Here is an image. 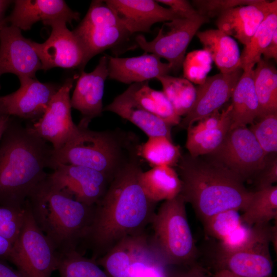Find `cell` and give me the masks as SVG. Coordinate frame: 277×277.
<instances>
[{
	"label": "cell",
	"mask_w": 277,
	"mask_h": 277,
	"mask_svg": "<svg viewBox=\"0 0 277 277\" xmlns=\"http://www.w3.org/2000/svg\"><path fill=\"white\" fill-rule=\"evenodd\" d=\"M140 160L120 171L94 205L91 224L83 241L96 260L123 239L146 232L155 212L156 203L144 193L140 177Z\"/></svg>",
	"instance_id": "obj_1"
},
{
	"label": "cell",
	"mask_w": 277,
	"mask_h": 277,
	"mask_svg": "<svg viewBox=\"0 0 277 277\" xmlns=\"http://www.w3.org/2000/svg\"><path fill=\"white\" fill-rule=\"evenodd\" d=\"M53 148L18 120L10 117L0 140V206L23 208L47 176Z\"/></svg>",
	"instance_id": "obj_2"
},
{
	"label": "cell",
	"mask_w": 277,
	"mask_h": 277,
	"mask_svg": "<svg viewBox=\"0 0 277 277\" xmlns=\"http://www.w3.org/2000/svg\"><path fill=\"white\" fill-rule=\"evenodd\" d=\"M180 194L202 220L228 210L243 211L252 196L244 181L215 161L182 155L176 166Z\"/></svg>",
	"instance_id": "obj_3"
},
{
	"label": "cell",
	"mask_w": 277,
	"mask_h": 277,
	"mask_svg": "<svg viewBox=\"0 0 277 277\" xmlns=\"http://www.w3.org/2000/svg\"><path fill=\"white\" fill-rule=\"evenodd\" d=\"M77 133L62 148L53 151L50 168L74 165L101 172L111 181L129 164L140 160L141 145L135 133L120 128L94 131L82 123Z\"/></svg>",
	"instance_id": "obj_4"
},
{
	"label": "cell",
	"mask_w": 277,
	"mask_h": 277,
	"mask_svg": "<svg viewBox=\"0 0 277 277\" xmlns=\"http://www.w3.org/2000/svg\"><path fill=\"white\" fill-rule=\"evenodd\" d=\"M26 203L37 225L58 254L76 250L91 224L93 206L75 200L47 176L29 194Z\"/></svg>",
	"instance_id": "obj_5"
},
{
	"label": "cell",
	"mask_w": 277,
	"mask_h": 277,
	"mask_svg": "<svg viewBox=\"0 0 277 277\" xmlns=\"http://www.w3.org/2000/svg\"><path fill=\"white\" fill-rule=\"evenodd\" d=\"M186 204L180 194L164 201L150 224L153 230L151 241L170 266L190 264L197 256Z\"/></svg>",
	"instance_id": "obj_6"
},
{
	"label": "cell",
	"mask_w": 277,
	"mask_h": 277,
	"mask_svg": "<svg viewBox=\"0 0 277 277\" xmlns=\"http://www.w3.org/2000/svg\"><path fill=\"white\" fill-rule=\"evenodd\" d=\"M58 260V253L37 225L26 202L22 226L9 261L23 277H50Z\"/></svg>",
	"instance_id": "obj_7"
},
{
	"label": "cell",
	"mask_w": 277,
	"mask_h": 277,
	"mask_svg": "<svg viewBox=\"0 0 277 277\" xmlns=\"http://www.w3.org/2000/svg\"><path fill=\"white\" fill-rule=\"evenodd\" d=\"M85 53V63L104 51L127 42L132 34L104 1H92L81 23L73 30Z\"/></svg>",
	"instance_id": "obj_8"
},
{
	"label": "cell",
	"mask_w": 277,
	"mask_h": 277,
	"mask_svg": "<svg viewBox=\"0 0 277 277\" xmlns=\"http://www.w3.org/2000/svg\"><path fill=\"white\" fill-rule=\"evenodd\" d=\"M208 19L199 14L190 18L166 22L152 41H147L142 35H137L135 40L146 53L165 58L172 71H177L182 67L187 48L191 39Z\"/></svg>",
	"instance_id": "obj_9"
},
{
	"label": "cell",
	"mask_w": 277,
	"mask_h": 277,
	"mask_svg": "<svg viewBox=\"0 0 277 277\" xmlns=\"http://www.w3.org/2000/svg\"><path fill=\"white\" fill-rule=\"evenodd\" d=\"M209 154L244 181L259 173L267 156L247 127L230 130L221 146Z\"/></svg>",
	"instance_id": "obj_10"
},
{
	"label": "cell",
	"mask_w": 277,
	"mask_h": 277,
	"mask_svg": "<svg viewBox=\"0 0 277 277\" xmlns=\"http://www.w3.org/2000/svg\"><path fill=\"white\" fill-rule=\"evenodd\" d=\"M67 23L63 19L48 21L44 24L50 26L51 32L46 41L42 43L30 41L44 71L59 67L79 68L82 71L86 66L83 47L73 31L68 29Z\"/></svg>",
	"instance_id": "obj_11"
},
{
	"label": "cell",
	"mask_w": 277,
	"mask_h": 277,
	"mask_svg": "<svg viewBox=\"0 0 277 277\" xmlns=\"http://www.w3.org/2000/svg\"><path fill=\"white\" fill-rule=\"evenodd\" d=\"M73 85V79L67 78L42 117L29 126L37 135L52 144L54 151L62 148L78 131L71 116L70 93Z\"/></svg>",
	"instance_id": "obj_12"
},
{
	"label": "cell",
	"mask_w": 277,
	"mask_h": 277,
	"mask_svg": "<svg viewBox=\"0 0 277 277\" xmlns=\"http://www.w3.org/2000/svg\"><path fill=\"white\" fill-rule=\"evenodd\" d=\"M48 177L58 188L89 206L102 198L111 181L101 172L74 165L59 164Z\"/></svg>",
	"instance_id": "obj_13"
},
{
	"label": "cell",
	"mask_w": 277,
	"mask_h": 277,
	"mask_svg": "<svg viewBox=\"0 0 277 277\" xmlns=\"http://www.w3.org/2000/svg\"><path fill=\"white\" fill-rule=\"evenodd\" d=\"M30 41L23 36L19 28L0 23V77L10 73L18 78L35 77L42 64Z\"/></svg>",
	"instance_id": "obj_14"
},
{
	"label": "cell",
	"mask_w": 277,
	"mask_h": 277,
	"mask_svg": "<svg viewBox=\"0 0 277 277\" xmlns=\"http://www.w3.org/2000/svg\"><path fill=\"white\" fill-rule=\"evenodd\" d=\"M20 87L1 96L7 114L19 118L37 121L42 117L61 86L42 83L35 77H18Z\"/></svg>",
	"instance_id": "obj_15"
},
{
	"label": "cell",
	"mask_w": 277,
	"mask_h": 277,
	"mask_svg": "<svg viewBox=\"0 0 277 277\" xmlns=\"http://www.w3.org/2000/svg\"><path fill=\"white\" fill-rule=\"evenodd\" d=\"M243 69L228 73H220L207 77L196 88L195 102L189 112L178 125L187 129L219 109L231 97L233 91L242 73Z\"/></svg>",
	"instance_id": "obj_16"
},
{
	"label": "cell",
	"mask_w": 277,
	"mask_h": 277,
	"mask_svg": "<svg viewBox=\"0 0 277 277\" xmlns=\"http://www.w3.org/2000/svg\"><path fill=\"white\" fill-rule=\"evenodd\" d=\"M108 56L100 59L95 69L89 73L81 71L72 97L71 107L82 115L81 122L88 126L95 117L103 112V97L105 82L108 77Z\"/></svg>",
	"instance_id": "obj_17"
},
{
	"label": "cell",
	"mask_w": 277,
	"mask_h": 277,
	"mask_svg": "<svg viewBox=\"0 0 277 277\" xmlns=\"http://www.w3.org/2000/svg\"><path fill=\"white\" fill-rule=\"evenodd\" d=\"M271 237L263 239L241 250L219 251V269L240 277H272L273 262L269 251Z\"/></svg>",
	"instance_id": "obj_18"
},
{
	"label": "cell",
	"mask_w": 277,
	"mask_h": 277,
	"mask_svg": "<svg viewBox=\"0 0 277 277\" xmlns=\"http://www.w3.org/2000/svg\"><path fill=\"white\" fill-rule=\"evenodd\" d=\"M276 9V0H258L224 11L218 16L216 25L219 30L246 46L265 17Z\"/></svg>",
	"instance_id": "obj_19"
},
{
	"label": "cell",
	"mask_w": 277,
	"mask_h": 277,
	"mask_svg": "<svg viewBox=\"0 0 277 277\" xmlns=\"http://www.w3.org/2000/svg\"><path fill=\"white\" fill-rule=\"evenodd\" d=\"M11 13L2 22L10 23L20 30H29L38 21L43 24L63 19L71 24L80 19V13L72 10L63 0H16Z\"/></svg>",
	"instance_id": "obj_20"
},
{
	"label": "cell",
	"mask_w": 277,
	"mask_h": 277,
	"mask_svg": "<svg viewBox=\"0 0 277 277\" xmlns=\"http://www.w3.org/2000/svg\"><path fill=\"white\" fill-rule=\"evenodd\" d=\"M105 3L123 20L132 34L150 31L152 26L181 18L171 9L153 0H107Z\"/></svg>",
	"instance_id": "obj_21"
},
{
	"label": "cell",
	"mask_w": 277,
	"mask_h": 277,
	"mask_svg": "<svg viewBox=\"0 0 277 277\" xmlns=\"http://www.w3.org/2000/svg\"><path fill=\"white\" fill-rule=\"evenodd\" d=\"M108 56V77L127 84L142 83L168 75L172 71L168 63L161 58L146 53L140 56L121 58Z\"/></svg>",
	"instance_id": "obj_22"
},
{
	"label": "cell",
	"mask_w": 277,
	"mask_h": 277,
	"mask_svg": "<svg viewBox=\"0 0 277 277\" xmlns=\"http://www.w3.org/2000/svg\"><path fill=\"white\" fill-rule=\"evenodd\" d=\"M152 247L150 236L145 232L123 239L96 262L110 277H128L130 268L146 257Z\"/></svg>",
	"instance_id": "obj_23"
},
{
	"label": "cell",
	"mask_w": 277,
	"mask_h": 277,
	"mask_svg": "<svg viewBox=\"0 0 277 277\" xmlns=\"http://www.w3.org/2000/svg\"><path fill=\"white\" fill-rule=\"evenodd\" d=\"M133 123L148 136H165L172 140L171 126L151 113L136 101L132 84L103 108Z\"/></svg>",
	"instance_id": "obj_24"
},
{
	"label": "cell",
	"mask_w": 277,
	"mask_h": 277,
	"mask_svg": "<svg viewBox=\"0 0 277 277\" xmlns=\"http://www.w3.org/2000/svg\"><path fill=\"white\" fill-rule=\"evenodd\" d=\"M254 66L249 65L242 68L243 73L233 91L230 130L252 125L258 118L259 104L253 82Z\"/></svg>",
	"instance_id": "obj_25"
},
{
	"label": "cell",
	"mask_w": 277,
	"mask_h": 277,
	"mask_svg": "<svg viewBox=\"0 0 277 277\" xmlns=\"http://www.w3.org/2000/svg\"><path fill=\"white\" fill-rule=\"evenodd\" d=\"M196 35L221 73H228L241 68L239 47L233 37L218 29L198 31Z\"/></svg>",
	"instance_id": "obj_26"
},
{
	"label": "cell",
	"mask_w": 277,
	"mask_h": 277,
	"mask_svg": "<svg viewBox=\"0 0 277 277\" xmlns=\"http://www.w3.org/2000/svg\"><path fill=\"white\" fill-rule=\"evenodd\" d=\"M140 181L146 196L156 203L174 198L182 189V182L177 171L168 166H156L143 171Z\"/></svg>",
	"instance_id": "obj_27"
},
{
	"label": "cell",
	"mask_w": 277,
	"mask_h": 277,
	"mask_svg": "<svg viewBox=\"0 0 277 277\" xmlns=\"http://www.w3.org/2000/svg\"><path fill=\"white\" fill-rule=\"evenodd\" d=\"M231 106L221 112V120L215 128L196 130L192 126L187 130L185 147L192 157L209 154L215 151L224 141L230 129Z\"/></svg>",
	"instance_id": "obj_28"
},
{
	"label": "cell",
	"mask_w": 277,
	"mask_h": 277,
	"mask_svg": "<svg viewBox=\"0 0 277 277\" xmlns=\"http://www.w3.org/2000/svg\"><path fill=\"white\" fill-rule=\"evenodd\" d=\"M253 69V82L259 104L258 118L277 113V71L268 60L261 58Z\"/></svg>",
	"instance_id": "obj_29"
},
{
	"label": "cell",
	"mask_w": 277,
	"mask_h": 277,
	"mask_svg": "<svg viewBox=\"0 0 277 277\" xmlns=\"http://www.w3.org/2000/svg\"><path fill=\"white\" fill-rule=\"evenodd\" d=\"M241 215V222L248 226L269 224L277 219V186L272 185L253 192L245 209Z\"/></svg>",
	"instance_id": "obj_30"
},
{
	"label": "cell",
	"mask_w": 277,
	"mask_h": 277,
	"mask_svg": "<svg viewBox=\"0 0 277 277\" xmlns=\"http://www.w3.org/2000/svg\"><path fill=\"white\" fill-rule=\"evenodd\" d=\"M136 101L146 110L171 126H178L181 121L162 91L151 88L148 81L132 84Z\"/></svg>",
	"instance_id": "obj_31"
},
{
	"label": "cell",
	"mask_w": 277,
	"mask_h": 277,
	"mask_svg": "<svg viewBox=\"0 0 277 277\" xmlns=\"http://www.w3.org/2000/svg\"><path fill=\"white\" fill-rule=\"evenodd\" d=\"M139 155L152 167L160 166L176 167L182 156L180 147L165 136L149 137L141 144Z\"/></svg>",
	"instance_id": "obj_32"
},
{
	"label": "cell",
	"mask_w": 277,
	"mask_h": 277,
	"mask_svg": "<svg viewBox=\"0 0 277 277\" xmlns=\"http://www.w3.org/2000/svg\"><path fill=\"white\" fill-rule=\"evenodd\" d=\"M161 83L163 92L176 113L185 116L192 107L196 96V88L185 78L165 75L156 78Z\"/></svg>",
	"instance_id": "obj_33"
},
{
	"label": "cell",
	"mask_w": 277,
	"mask_h": 277,
	"mask_svg": "<svg viewBox=\"0 0 277 277\" xmlns=\"http://www.w3.org/2000/svg\"><path fill=\"white\" fill-rule=\"evenodd\" d=\"M277 30V9L270 12L261 22L250 42L241 54L242 69L249 65H255L262 58V55Z\"/></svg>",
	"instance_id": "obj_34"
},
{
	"label": "cell",
	"mask_w": 277,
	"mask_h": 277,
	"mask_svg": "<svg viewBox=\"0 0 277 277\" xmlns=\"http://www.w3.org/2000/svg\"><path fill=\"white\" fill-rule=\"evenodd\" d=\"M57 270L60 277H110L95 260L85 257L77 250L60 253Z\"/></svg>",
	"instance_id": "obj_35"
},
{
	"label": "cell",
	"mask_w": 277,
	"mask_h": 277,
	"mask_svg": "<svg viewBox=\"0 0 277 277\" xmlns=\"http://www.w3.org/2000/svg\"><path fill=\"white\" fill-rule=\"evenodd\" d=\"M239 211L228 210L215 214L202 221L207 234L222 241L241 224Z\"/></svg>",
	"instance_id": "obj_36"
},
{
	"label": "cell",
	"mask_w": 277,
	"mask_h": 277,
	"mask_svg": "<svg viewBox=\"0 0 277 277\" xmlns=\"http://www.w3.org/2000/svg\"><path fill=\"white\" fill-rule=\"evenodd\" d=\"M249 129L266 155L276 153L277 113L259 118Z\"/></svg>",
	"instance_id": "obj_37"
},
{
	"label": "cell",
	"mask_w": 277,
	"mask_h": 277,
	"mask_svg": "<svg viewBox=\"0 0 277 277\" xmlns=\"http://www.w3.org/2000/svg\"><path fill=\"white\" fill-rule=\"evenodd\" d=\"M212 61L209 53L204 49L190 52L182 65L185 78L199 85L203 84L211 69Z\"/></svg>",
	"instance_id": "obj_38"
},
{
	"label": "cell",
	"mask_w": 277,
	"mask_h": 277,
	"mask_svg": "<svg viewBox=\"0 0 277 277\" xmlns=\"http://www.w3.org/2000/svg\"><path fill=\"white\" fill-rule=\"evenodd\" d=\"M24 215V207L18 209L0 206V234L13 244L19 233Z\"/></svg>",
	"instance_id": "obj_39"
},
{
	"label": "cell",
	"mask_w": 277,
	"mask_h": 277,
	"mask_svg": "<svg viewBox=\"0 0 277 277\" xmlns=\"http://www.w3.org/2000/svg\"><path fill=\"white\" fill-rule=\"evenodd\" d=\"M258 0H196L193 7L199 13L207 18L219 16L224 11L242 5L251 4Z\"/></svg>",
	"instance_id": "obj_40"
},
{
	"label": "cell",
	"mask_w": 277,
	"mask_h": 277,
	"mask_svg": "<svg viewBox=\"0 0 277 277\" xmlns=\"http://www.w3.org/2000/svg\"><path fill=\"white\" fill-rule=\"evenodd\" d=\"M258 175V189L272 186L277 181V159L267 161Z\"/></svg>",
	"instance_id": "obj_41"
},
{
	"label": "cell",
	"mask_w": 277,
	"mask_h": 277,
	"mask_svg": "<svg viewBox=\"0 0 277 277\" xmlns=\"http://www.w3.org/2000/svg\"><path fill=\"white\" fill-rule=\"evenodd\" d=\"M169 7L181 18H187L199 14L197 10L188 1L186 0H157Z\"/></svg>",
	"instance_id": "obj_42"
},
{
	"label": "cell",
	"mask_w": 277,
	"mask_h": 277,
	"mask_svg": "<svg viewBox=\"0 0 277 277\" xmlns=\"http://www.w3.org/2000/svg\"><path fill=\"white\" fill-rule=\"evenodd\" d=\"M169 266L165 263L157 265L147 270L141 277H170Z\"/></svg>",
	"instance_id": "obj_43"
},
{
	"label": "cell",
	"mask_w": 277,
	"mask_h": 277,
	"mask_svg": "<svg viewBox=\"0 0 277 277\" xmlns=\"http://www.w3.org/2000/svg\"><path fill=\"white\" fill-rule=\"evenodd\" d=\"M264 59L269 60L273 58L277 60V30L275 31L269 44L263 52Z\"/></svg>",
	"instance_id": "obj_44"
},
{
	"label": "cell",
	"mask_w": 277,
	"mask_h": 277,
	"mask_svg": "<svg viewBox=\"0 0 277 277\" xmlns=\"http://www.w3.org/2000/svg\"><path fill=\"white\" fill-rule=\"evenodd\" d=\"M13 243L0 234V258L10 260L12 253Z\"/></svg>",
	"instance_id": "obj_45"
},
{
	"label": "cell",
	"mask_w": 277,
	"mask_h": 277,
	"mask_svg": "<svg viewBox=\"0 0 277 277\" xmlns=\"http://www.w3.org/2000/svg\"><path fill=\"white\" fill-rule=\"evenodd\" d=\"M0 277H23L17 270H14L0 259Z\"/></svg>",
	"instance_id": "obj_46"
},
{
	"label": "cell",
	"mask_w": 277,
	"mask_h": 277,
	"mask_svg": "<svg viewBox=\"0 0 277 277\" xmlns=\"http://www.w3.org/2000/svg\"><path fill=\"white\" fill-rule=\"evenodd\" d=\"M169 274L170 277H209L200 270L196 268L190 270L187 272L179 273L173 275H171L169 271Z\"/></svg>",
	"instance_id": "obj_47"
},
{
	"label": "cell",
	"mask_w": 277,
	"mask_h": 277,
	"mask_svg": "<svg viewBox=\"0 0 277 277\" xmlns=\"http://www.w3.org/2000/svg\"><path fill=\"white\" fill-rule=\"evenodd\" d=\"M10 116L5 115L0 117V140L7 127Z\"/></svg>",
	"instance_id": "obj_48"
},
{
	"label": "cell",
	"mask_w": 277,
	"mask_h": 277,
	"mask_svg": "<svg viewBox=\"0 0 277 277\" xmlns=\"http://www.w3.org/2000/svg\"><path fill=\"white\" fill-rule=\"evenodd\" d=\"M11 3V1L0 0V23L4 19L6 10Z\"/></svg>",
	"instance_id": "obj_49"
},
{
	"label": "cell",
	"mask_w": 277,
	"mask_h": 277,
	"mask_svg": "<svg viewBox=\"0 0 277 277\" xmlns=\"http://www.w3.org/2000/svg\"><path fill=\"white\" fill-rule=\"evenodd\" d=\"M214 277H240L236 275L228 270L219 269L214 274Z\"/></svg>",
	"instance_id": "obj_50"
},
{
	"label": "cell",
	"mask_w": 277,
	"mask_h": 277,
	"mask_svg": "<svg viewBox=\"0 0 277 277\" xmlns=\"http://www.w3.org/2000/svg\"><path fill=\"white\" fill-rule=\"evenodd\" d=\"M5 115H8V114L6 113L5 108L3 104V102L1 99V96H0V117Z\"/></svg>",
	"instance_id": "obj_51"
}]
</instances>
